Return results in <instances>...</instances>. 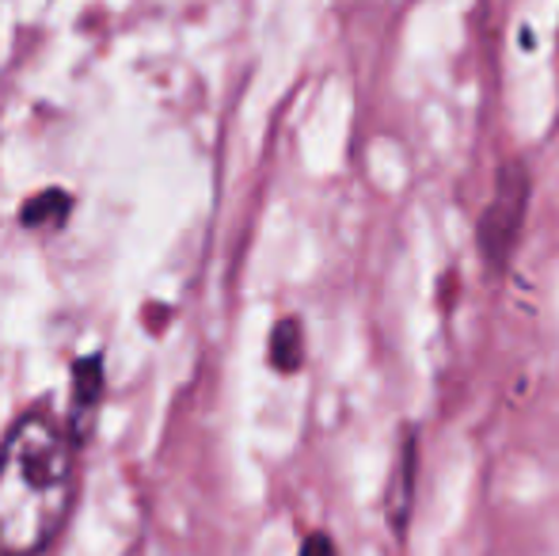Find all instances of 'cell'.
I'll use <instances>...</instances> for the list:
<instances>
[{"mask_svg": "<svg viewBox=\"0 0 559 556\" xmlns=\"http://www.w3.org/2000/svg\"><path fill=\"white\" fill-rule=\"evenodd\" d=\"M530 199H533V179L525 161H507L499 168L495 191L476 225L479 256H484V263L491 271H507L510 260H514L518 240H522L525 229V214H530Z\"/></svg>", "mask_w": 559, "mask_h": 556, "instance_id": "7a4b0ae2", "label": "cell"}, {"mask_svg": "<svg viewBox=\"0 0 559 556\" xmlns=\"http://www.w3.org/2000/svg\"><path fill=\"white\" fill-rule=\"evenodd\" d=\"M76 442L50 412H27L0 442V556L46 553L73 511Z\"/></svg>", "mask_w": 559, "mask_h": 556, "instance_id": "6da1fadb", "label": "cell"}, {"mask_svg": "<svg viewBox=\"0 0 559 556\" xmlns=\"http://www.w3.org/2000/svg\"><path fill=\"white\" fill-rule=\"evenodd\" d=\"M271 366L278 374H297L305 366V328L297 317H282L271 332Z\"/></svg>", "mask_w": 559, "mask_h": 556, "instance_id": "8992f818", "label": "cell"}, {"mask_svg": "<svg viewBox=\"0 0 559 556\" xmlns=\"http://www.w3.org/2000/svg\"><path fill=\"white\" fill-rule=\"evenodd\" d=\"M297 556H338L332 534H324V530H317V534H309L301 542V549H297Z\"/></svg>", "mask_w": 559, "mask_h": 556, "instance_id": "52a82bcc", "label": "cell"}, {"mask_svg": "<svg viewBox=\"0 0 559 556\" xmlns=\"http://www.w3.org/2000/svg\"><path fill=\"white\" fill-rule=\"evenodd\" d=\"M69 210H73V199H69L61 187H46L35 199L23 202L20 222L27 225V229H61V225L69 222Z\"/></svg>", "mask_w": 559, "mask_h": 556, "instance_id": "5b68a950", "label": "cell"}, {"mask_svg": "<svg viewBox=\"0 0 559 556\" xmlns=\"http://www.w3.org/2000/svg\"><path fill=\"white\" fill-rule=\"evenodd\" d=\"M99 401H104V355H84L73 363V381H69V435L81 446L96 430Z\"/></svg>", "mask_w": 559, "mask_h": 556, "instance_id": "3957f363", "label": "cell"}, {"mask_svg": "<svg viewBox=\"0 0 559 556\" xmlns=\"http://www.w3.org/2000/svg\"><path fill=\"white\" fill-rule=\"evenodd\" d=\"M415 476H419V435L407 430L404 438V453H400V465H396V484H392V527L404 530L407 527V511H412V496H415Z\"/></svg>", "mask_w": 559, "mask_h": 556, "instance_id": "277c9868", "label": "cell"}]
</instances>
